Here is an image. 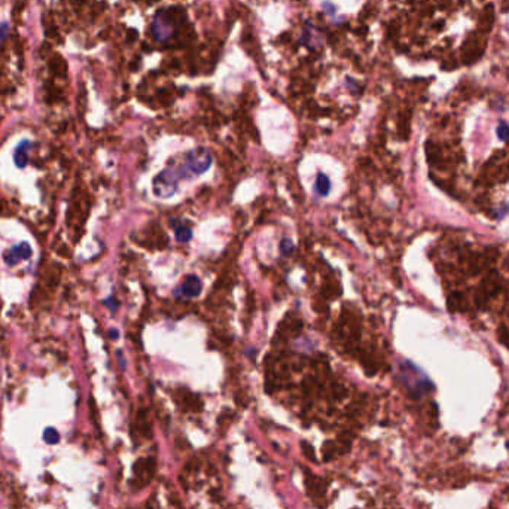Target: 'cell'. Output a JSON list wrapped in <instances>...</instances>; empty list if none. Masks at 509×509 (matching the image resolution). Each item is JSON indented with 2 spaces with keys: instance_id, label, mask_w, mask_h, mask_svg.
<instances>
[{
  "instance_id": "obj_20",
  "label": "cell",
  "mask_w": 509,
  "mask_h": 509,
  "mask_svg": "<svg viewBox=\"0 0 509 509\" xmlns=\"http://www.w3.org/2000/svg\"><path fill=\"white\" fill-rule=\"evenodd\" d=\"M499 340L502 344H505L507 347H509V329L507 328H501L499 329Z\"/></svg>"
},
{
  "instance_id": "obj_12",
  "label": "cell",
  "mask_w": 509,
  "mask_h": 509,
  "mask_svg": "<svg viewBox=\"0 0 509 509\" xmlns=\"http://www.w3.org/2000/svg\"><path fill=\"white\" fill-rule=\"evenodd\" d=\"M426 153H428V159H429L431 164H438L439 165V162L444 159L439 146H436V145H434L431 142L426 145Z\"/></svg>"
},
{
  "instance_id": "obj_5",
  "label": "cell",
  "mask_w": 509,
  "mask_h": 509,
  "mask_svg": "<svg viewBox=\"0 0 509 509\" xmlns=\"http://www.w3.org/2000/svg\"><path fill=\"white\" fill-rule=\"evenodd\" d=\"M305 487H307V493L311 498V501L317 507L323 508L325 507L323 501L326 499V490H328L325 480L317 477V475H313L310 471H305Z\"/></svg>"
},
{
  "instance_id": "obj_14",
  "label": "cell",
  "mask_w": 509,
  "mask_h": 509,
  "mask_svg": "<svg viewBox=\"0 0 509 509\" xmlns=\"http://www.w3.org/2000/svg\"><path fill=\"white\" fill-rule=\"evenodd\" d=\"M137 429H139V432L142 434V436H145V438L150 436V425H149V422H147V419H146L145 414H140V416H139Z\"/></svg>"
},
{
  "instance_id": "obj_4",
  "label": "cell",
  "mask_w": 509,
  "mask_h": 509,
  "mask_svg": "<svg viewBox=\"0 0 509 509\" xmlns=\"http://www.w3.org/2000/svg\"><path fill=\"white\" fill-rule=\"evenodd\" d=\"M156 472V460L155 457H142L134 465V478L131 486L137 490L147 486Z\"/></svg>"
},
{
  "instance_id": "obj_11",
  "label": "cell",
  "mask_w": 509,
  "mask_h": 509,
  "mask_svg": "<svg viewBox=\"0 0 509 509\" xmlns=\"http://www.w3.org/2000/svg\"><path fill=\"white\" fill-rule=\"evenodd\" d=\"M314 188H316L317 195H320V197L328 195L329 191H331V180H329V177L326 174H323V173H319L317 179H316V186Z\"/></svg>"
},
{
  "instance_id": "obj_8",
  "label": "cell",
  "mask_w": 509,
  "mask_h": 509,
  "mask_svg": "<svg viewBox=\"0 0 509 509\" xmlns=\"http://www.w3.org/2000/svg\"><path fill=\"white\" fill-rule=\"evenodd\" d=\"M489 261L484 256V253H474L468 258V268L472 274H480L481 271H484L487 268Z\"/></svg>"
},
{
  "instance_id": "obj_18",
  "label": "cell",
  "mask_w": 509,
  "mask_h": 509,
  "mask_svg": "<svg viewBox=\"0 0 509 509\" xmlns=\"http://www.w3.org/2000/svg\"><path fill=\"white\" fill-rule=\"evenodd\" d=\"M302 451H304V454H305V457L308 459V460H311V462H316V454H314V450H313V447L308 444V442H302Z\"/></svg>"
},
{
  "instance_id": "obj_23",
  "label": "cell",
  "mask_w": 509,
  "mask_h": 509,
  "mask_svg": "<svg viewBox=\"0 0 509 509\" xmlns=\"http://www.w3.org/2000/svg\"><path fill=\"white\" fill-rule=\"evenodd\" d=\"M113 302H115V298H113V296H110L109 299H106V301H104V304H106L107 307H110V308L115 311V310L118 308V304H113Z\"/></svg>"
},
{
  "instance_id": "obj_6",
  "label": "cell",
  "mask_w": 509,
  "mask_h": 509,
  "mask_svg": "<svg viewBox=\"0 0 509 509\" xmlns=\"http://www.w3.org/2000/svg\"><path fill=\"white\" fill-rule=\"evenodd\" d=\"M201 289H203V283L201 280L197 277V276H188L183 283L180 285V288L176 291V295L177 296H182V298H195L201 293Z\"/></svg>"
},
{
  "instance_id": "obj_3",
  "label": "cell",
  "mask_w": 509,
  "mask_h": 509,
  "mask_svg": "<svg viewBox=\"0 0 509 509\" xmlns=\"http://www.w3.org/2000/svg\"><path fill=\"white\" fill-rule=\"evenodd\" d=\"M501 291V277L498 273H490L483 283L480 285V288L477 289L475 295H474V302L478 308H484L487 305V302L496 296Z\"/></svg>"
},
{
  "instance_id": "obj_17",
  "label": "cell",
  "mask_w": 509,
  "mask_h": 509,
  "mask_svg": "<svg viewBox=\"0 0 509 509\" xmlns=\"http://www.w3.org/2000/svg\"><path fill=\"white\" fill-rule=\"evenodd\" d=\"M484 256L487 258L489 264H493V262H496V261H498V258H499V249H498V247H495V246H490V247H487V249H486V252H484Z\"/></svg>"
},
{
  "instance_id": "obj_26",
  "label": "cell",
  "mask_w": 509,
  "mask_h": 509,
  "mask_svg": "<svg viewBox=\"0 0 509 509\" xmlns=\"http://www.w3.org/2000/svg\"><path fill=\"white\" fill-rule=\"evenodd\" d=\"M505 265H507V268L509 270V256H508V259H507V262H505Z\"/></svg>"
},
{
  "instance_id": "obj_19",
  "label": "cell",
  "mask_w": 509,
  "mask_h": 509,
  "mask_svg": "<svg viewBox=\"0 0 509 509\" xmlns=\"http://www.w3.org/2000/svg\"><path fill=\"white\" fill-rule=\"evenodd\" d=\"M280 249H282V253H283V255H288V253H291V250L293 249V244H292L291 240L285 238V240L280 243Z\"/></svg>"
},
{
  "instance_id": "obj_7",
  "label": "cell",
  "mask_w": 509,
  "mask_h": 509,
  "mask_svg": "<svg viewBox=\"0 0 509 509\" xmlns=\"http://www.w3.org/2000/svg\"><path fill=\"white\" fill-rule=\"evenodd\" d=\"M350 450V441L349 438H340L338 441L335 442H326L323 445V459L328 462V460H332L334 457L340 456V454H344Z\"/></svg>"
},
{
  "instance_id": "obj_10",
  "label": "cell",
  "mask_w": 509,
  "mask_h": 509,
  "mask_svg": "<svg viewBox=\"0 0 509 509\" xmlns=\"http://www.w3.org/2000/svg\"><path fill=\"white\" fill-rule=\"evenodd\" d=\"M30 253H31L30 246L25 244V243H22L21 246H16V247L12 249V253H9L10 258H7L6 261H7V264H12V265H13V264H16L19 259H27V258L30 256Z\"/></svg>"
},
{
  "instance_id": "obj_13",
  "label": "cell",
  "mask_w": 509,
  "mask_h": 509,
  "mask_svg": "<svg viewBox=\"0 0 509 509\" xmlns=\"http://www.w3.org/2000/svg\"><path fill=\"white\" fill-rule=\"evenodd\" d=\"M192 238V231H191V228H188V226H177L176 228V240L179 241V243H186V241H189Z\"/></svg>"
},
{
  "instance_id": "obj_2",
  "label": "cell",
  "mask_w": 509,
  "mask_h": 509,
  "mask_svg": "<svg viewBox=\"0 0 509 509\" xmlns=\"http://www.w3.org/2000/svg\"><path fill=\"white\" fill-rule=\"evenodd\" d=\"M180 180L179 173L176 171V168L170 164L165 170H162L159 174L155 176L153 179V194L156 197L161 198H168L171 195H174V192L177 191V183Z\"/></svg>"
},
{
  "instance_id": "obj_21",
  "label": "cell",
  "mask_w": 509,
  "mask_h": 509,
  "mask_svg": "<svg viewBox=\"0 0 509 509\" xmlns=\"http://www.w3.org/2000/svg\"><path fill=\"white\" fill-rule=\"evenodd\" d=\"M9 34V25L7 24H0V43L7 37Z\"/></svg>"
},
{
  "instance_id": "obj_24",
  "label": "cell",
  "mask_w": 509,
  "mask_h": 509,
  "mask_svg": "<svg viewBox=\"0 0 509 509\" xmlns=\"http://www.w3.org/2000/svg\"><path fill=\"white\" fill-rule=\"evenodd\" d=\"M145 509H156V505H155V502L153 501H150L147 505H146V508Z\"/></svg>"
},
{
  "instance_id": "obj_25",
  "label": "cell",
  "mask_w": 509,
  "mask_h": 509,
  "mask_svg": "<svg viewBox=\"0 0 509 509\" xmlns=\"http://www.w3.org/2000/svg\"><path fill=\"white\" fill-rule=\"evenodd\" d=\"M110 337H118V331H110Z\"/></svg>"
},
{
  "instance_id": "obj_1",
  "label": "cell",
  "mask_w": 509,
  "mask_h": 509,
  "mask_svg": "<svg viewBox=\"0 0 509 509\" xmlns=\"http://www.w3.org/2000/svg\"><path fill=\"white\" fill-rule=\"evenodd\" d=\"M171 164V162H170ZM179 173L180 179H186L191 176L203 174L212 165V155L204 147H197L183 153V159L180 164H171Z\"/></svg>"
},
{
  "instance_id": "obj_15",
  "label": "cell",
  "mask_w": 509,
  "mask_h": 509,
  "mask_svg": "<svg viewBox=\"0 0 509 509\" xmlns=\"http://www.w3.org/2000/svg\"><path fill=\"white\" fill-rule=\"evenodd\" d=\"M25 146H28V143H24V146L22 145H19L18 146V149H16V153H15V162H16V165L18 167H24L25 164H27V147Z\"/></svg>"
},
{
  "instance_id": "obj_22",
  "label": "cell",
  "mask_w": 509,
  "mask_h": 509,
  "mask_svg": "<svg viewBox=\"0 0 509 509\" xmlns=\"http://www.w3.org/2000/svg\"><path fill=\"white\" fill-rule=\"evenodd\" d=\"M499 136H501L502 139H508V136H509L508 125H502V127L499 128Z\"/></svg>"
},
{
  "instance_id": "obj_9",
  "label": "cell",
  "mask_w": 509,
  "mask_h": 509,
  "mask_svg": "<svg viewBox=\"0 0 509 509\" xmlns=\"http://www.w3.org/2000/svg\"><path fill=\"white\" fill-rule=\"evenodd\" d=\"M447 305H448V310L453 311V313H457V311H463L466 310V299H465V295L462 292H451V295L448 296L447 299Z\"/></svg>"
},
{
  "instance_id": "obj_16",
  "label": "cell",
  "mask_w": 509,
  "mask_h": 509,
  "mask_svg": "<svg viewBox=\"0 0 509 509\" xmlns=\"http://www.w3.org/2000/svg\"><path fill=\"white\" fill-rule=\"evenodd\" d=\"M43 438H45V441H46L48 444H57V442H58V439H60V434H58L55 429L49 428V429H46V431H45V434H43Z\"/></svg>"
}]
</instances>
